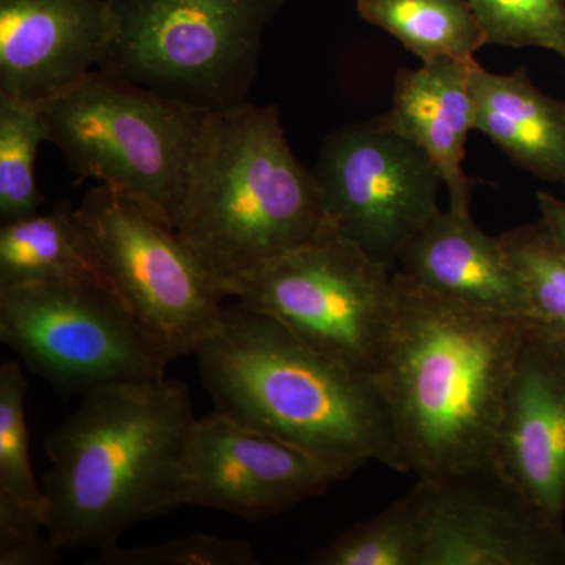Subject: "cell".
Returning <instances> with one entry per match:
<instances>
[{"label": "cell", "mask_w": 565, "mask_h": 565, "mask_svg": "<svg viewBox=\"0 0 565 565\" xmlns=\"http://www.w3.org/2000/svg\"><path fill=\"white\" fill-rule=\"evenodd\" d=\"M393 277V321L374 384L404 473L445 479L492 467L527 319Z\"/></svg>", "instance_id": "cell-1"}, {"label": "cell", "mask_w": 565, "mask_h": 565, "mask_svg": "<svg viewBox=\"0 0 565 565\" xmlns=\"http://www.w3.org/2000/svg\"><path fill=\"white\" fill-rule=\"evenodd\" d=\"M195 422L188 386L122 382L82 394L46 438V527L61 548L106 550L129 527L184 505L182 470Z\"/></svg>", "instance_id": "cell-2"}, {"label": "cell", "mask_w": 565, "mask_h": 565, "mask_svg": "<svg viewBox=\"0 0 565 565\" xmlns=\"http://www.w3.org/2000/svg\"><path fill=\"white\" fill-rule=\"evenodd\" d=\"M215 408L349 478L367 462L404 473L373 379L300 341L273 316L236 302L195 352Z\"/></svg>", "instance_id": "cell-3"}, {"label": "cell", "mask_w": 565, "mask_h": 565, "mask_svg": "<svg viewBox=\"0 0 565 565\" xmlns=\"http://www.w3.org/2000/svg\"><path fill=\"white\" fill-rule=\"evenodd\" d=\"M174 230L223 294L236 278L334 232L277 106L245 102L207 115Z\"/></svg>", "instance_id": "cell-4"}, {"label": "cell", "mask_w": 565, "mask_h": 565, "mask_svg": "<svg viewBox=\"0 0 565 565\" xmlns=\"http://www.w3.org/2000/svg\"><path fill=\"white\" fill-rule=\"evenodd\" d=\"M47 143L77 180H96L177 228L207 115L102 68L43 107Z\"/></svg>", "instance_id": "cell-5"}, {"label": "cell", "mask_w": 565, "mask_h": 565, "mask_svg": "<svg viewBox=\"0 0 565 565\" xmlns=\"http://www.w3.org/2000/svg\"><path fill=\"white\" fill-rule=\"evenodd\" d=\"M115 39L99 68L203 111L248 102L263 36L285 0H109Z\"/></svg>", "instance_id": "cell-6"}, {"label": "cell", "mask_w": 565, "mask_h": 565, "mask_svg": "<svg viewBox=\"0 0 565 565\" xmlns=\"http://www.w3.org/2000/svg\"><path fill=\"white\" fill-rule=\"evenodd\" d=\"M393 275L333 232L236 278L225 294L374 381L393 321Z\"/></svg>", "instance_id": "cell-7"}, {"label": "cell", "mask_w": 565, "mask_h": 565, "mask_svg": "<svg viewBox=\"0 0 565 565\" xmlns=\"http://www.w3.org/2000/svg\"><path fill=\"white\" fill-rule=\"evenodd\" d=\"M0 340L58 392L166 377L159 341L104 282L0 289Z\"/></svg>", "instance_id": "cell-8"}, {"label": "cell", "mask_w": 565, "mask_h": 565, "mask_svg": "<svg viewBox=\"0 0 565 565\" xmlns=\"http://www.w3.org/2000/svg\"><path fill=\"white\" fill-rule=\"evenodd\" d=\"M76 217L104 277L170 360L195 355L226 297L177 230L106 184L85 193Z\"/></svg>", "instance_id": "cell-9"}, {"label": "cell", "mask_w": 565, "mask_h": 565, "mask_svg": "<svg viewBox=\"0 0 565 565\" xmlns=\"http://www.w3.org/2000/svg\"><path fill=\"white\" fill-rule=\"evenodd\" d=\"M311 170L334 232L393 273L405 244L440 211L437 167L382 117L330 132Z\"/></svg>", "instance_id": "cell-10"}, {"label": "cell", "mask_w": 565, "mask_h": 565, "mask_svg": "<svg viewBox=\"0 0 565 565\" xmlns=\"http://www.w3.org/2000/svg\"><path fill=\"white\" fill-rule=\"evenodd\" d=\"M343 481L332 468L280 438L214 408L195 418L185 444L184 505L259 522Z\"/></svg>", "instance_id": "cell-11"}, {"label": "cell", "mask_w": 565, "mask_h": 565, "mask_svg": "<svg viewBox=\"0 0 565 565\" xmlns=\"http://www.w3.org/2000/svg\"><path fill=\"white\" fill-rule=\"evenodd\" d=\"M429 481L422 565H565V525L527 501L493 465Z\"/></svg>", "instance_id": "cell-12"}, {"label": "cell", "mask_w": 565, "mask_h": 565, "mask_svg": "<svg viewBox=\"0 0 565 565\" xmlns=\"http://www.w3.org/2000/svg\"><path fill=\"white\" fill-rule=\"evenodd\" d=\"M493 468L565 525V337L531 319L505 396Z\"/></svg>", "instance_id": "cell-13"}, {"label": "cell", "mask_w": 565, "mask_h": 565, "mask_svg": "<svg viewBox=\"0 0 565 565\" xmlns=\"http://www.w3.org/2000/svg\"><path fill=\"white\" fill-rule=\"evenodd\" d=\"M114 39L109 0H0V96L46 106L98 70Z\"/></svg>", "instance_id": "cell-14"}, {"label": "cell", "mask_w": 565, "mask_h": 565, "mask_svg": "<svg viewBox=\"0 0 565 565\" xmlns=\"http://www.w3.org/2000/svg\"><path fill=\"white\" fill-rule=\"evenodd\" d=\"M394 273L460 302L531 319L525 285L503 243L482 232L471 212L438 211L405 244Z\"/></svg>", "instance_id": "cell-15"}, {"label": "cell", "mask_w": 565, "mask_h": 565, "mask_svg": "<svg viewBox=\"0 0 565 565\" xmlns=\"http://www.w3.org/2000/svg\"><path fill=\"white\" fill-rule=\"evenodd\" d=\"M471 61L437 58L394 79L392 107L381 115L394 131L414 141L435 163L449 210L471 212L475 182L465 173V147L475 131Z\"/></svg>", "instance_id": "cell-16"}, {"label": "cell", "mask_w": 565, "mask_h": 565, "mask_svg": "<svg viewBox=\"0 0 565 565\" xmlns=\"http://www.w3.org/2000/svg\"><path fill=\"white\" fill-rule=\"evenodd\" d=\"M475 131L509 161L539 180L565 189V102L542 92L526 66L494 74L471 63Z\"/></svg>", "instance_id": "cell-17"}, {"label": "cell", "mask_w": 565, "mask_h": 565, "mask_svg": "<svg viewBox=\"0 0 565 565\" xmlns=\"http://www.w3.org/2000/svg\"><path fill=\"white\" fill-rule=\"evenodd\" d=\"M82 282L111 286L88 247L71 203L2 223L0 289Z\"/></svg>", "instance_id": "cell-18"}, {"label": "cell", "mask_w": 565, "mask_h": 565, "mask_svg": "<svg viewBox=\"0 0 565 565\" xmlns=\"http://www.w3.org/2000/svg\"><path fill=\"white\" fill-rule=\"evenodd\" d=\"M356 11L422 63L471 61L489 44L468 0H356Z\"/></svg>", "instance_id": "cell-19"}, {"label": "cell", "mask_w": 565, "mask_h": 565, "mask_svg": "<svg viewBox=\"0 0 565 565\" xmlns=\"http://www.w3.org/2000/svg\"><path fill=\"white\" fill-rule=\"evenodd\" d=\"M430 481L418 482L373 519L315 550L311 565H422L430 512Z\"/></svg>", "instance_id": "cell-20"}, {"label": "cell", "mask_w": 565, "mask_h": 565, "mask_svg": "<svg viewBox=\"0 0 565 565\" xmlns=\"http://www.w3.org/2000/svg\"><path fill=\"white\" fill-rule=\"evenodd\" d=\"M50 139L43 107L0 96V221L40 212L44 196L35 178L41 143Z\"/></svg>", "instance_id": "cell-21"}, {"label": "cell", "mask_w": 565, "mask_h": 565, "mask_svg": "<svg viewBox=\"0 0 565 565\" xmlns=\"http://www.w3.org/2000/svg\"><path fill=\"white\" fill-rule=\"evenodd\" d=\"M531 307V321L565 337V255L544 222L527 223L501 234Z\"/></svg>", "instance_id": "cell-22"}, {"label": "cell", "mask_w": 565, "mask_h": 565, "mask_svg": "<svg viewBox=\"0 0 565 565\" xmlns=\"http://www.w3.org/2000/svg\"><path fill=\"white\" fill-rule=\"evenodd\" d=\"M29 382L17 360L0 366V494L28 505L46 522V497L33 476L25 422Z\"/></svg>", "instance_id": "cell-23"}, {"label": "cell", "mask_w": 565, "mask_h": 565, "mask_svg": "<svg viewBox=\"0 0 565 565\" xmlns=\"http://www.w3.org/2000/svg\"><path fill=\"white\" fill-rule=\"evenodd\" d=\"M489 44L541 47L565 62V0H468Z\"/></svg>", "instance_id": "cell-24"}, {"label": "cell", "mask_w": 565, "mask_h": 565, "mask_svg": "<svg viewBox=\"0 0 565 565\" xmlns=\"http://www.w3.org/2000/svg\"><path fill=\"white\" fill-rule=\"evenodd\" d=\"M93 565H256L252 544L241 539L192 534L166 544L102 550Z\"/></svg>", "instance_id": "cell-25"}, {"label": "cell", "mask_w": 565, "mask_h": 565, "mask_svg": "<svg viewBox=\"0 0 565 565\" xmlns=\"http://www.w3.org/2000/svg\"><path fill=\"white\" fill-rule=\"evenodd\" d=\"M61 550L43 516L0 494V565H54Z\"/></svg>", "instance_id": "cell-26"}, {"label": "cell", "mask_w": 565, "mask_h": 565, "mask_svg": "<svg viewBox=\"0 0 565 565\" xmlns=\"http://www.w3.org/2000/svg\"><path fill=\"white\" fill-rule=\"evenodd\" d=\"M535 200L541 212V221L545 223L565 255V199L548 192H537Z\"/></svg>", "instance_id": "cell-27"}]
</instances>
